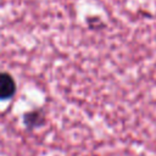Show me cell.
Returning <instances> with one entry per match:
<instances>
[{
  "instance_id": "cell-1",
  "label": "cell",
  "mask_w": 156,
  "mask_h": 156,
  "mask_svg": "<svg viewBox=\"0 0 156 156\" xmlns=\"http://www.w3.org/2000/svg\"><path fill=\"white\" fill-rule=\"evenodd\" d=\"M15 82L12 77L7 73L0 72V100L9 99L15 93Z\"/></svg>"
}]
</instances>
